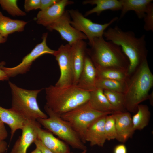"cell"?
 Listing matches in <instances>:
<instances>
[{"instance_id": "1", "label": "cell", "mask_w": 153, "mask_h": 153, "mask_svg": "<svg viewBox=\"0 0 153 153\" xmlns=\"http://www.w3.org/2000/svg\"><path fill=\"white\" fill-rule=\"evenodd\" d=\"M105 39L119 46L128 58L129 65L128 73L130 76L141 64L147 59L146 35L137 37L132 31L122 30L118 26L108 27L104 32Z\"/></svg>"}, {"instance_id": "2", "label": "cell", "mask_w": 153, "mask_h": 153, "mask_svg": "<svg viewBox=\"0 0 153 153\" xmlns=\"http://www.w3.org/2000/svg\"><path fill=\"white\" fill-rule=\"evenodd\" d=\"M45 91V105L60 116L87 102L90 96V91L73 84L61 87L50 85Z\"/></svg>"}, {"instance_id": "3", "label": "cell", "mask_w": 153, "mask_h": 153, "mask_svg": "<svg viewBox=\"0 0 153 153\" xmlns=\"http://www.w3.org/2000/svg\"><path fill=\"white\" fill-rule=\"evenodd\" d=\"M86 53L96 68H113L128 71V60L118 45L105 39L103 37L95 38L88 44Z\"/></svg>"}, {"instance_id": "4", "label": "cell", "mask_w": 153, "mask_h": 153, "mask_svg": "<svg viewBox=\"0 0 153 153\" xmlns=\"http://www.w3.org/2000/svg\"><path fill=\"white\" fill-rule=\"evenodd\" d=\"M153 86V75L147 59L144 60L130 76L125 92V106L130 112L136 113L138 106L148 99L149 92Z\"/></svg>"}, {"instance_id": "5", "label": "cell", "mask_w": 153, "mask_h": 153, "mask_svg": "<svg viewBox=\"0 0 153 153\" xmlns=\"http://www.w3.org/2000/svg\"><path fill=\"white\" fill-rule=\"evenodd\" d=\"M8 83L12 94V109L26 120H37L48 117L41 110L37 101V95L42 89L28 90L10 81Z\"/></svg>"}, {"instance_id": "6", "label": "cell", "mask_w": 153, "mask_h": 153, "mask_svg": "<svg viewBox=\"0 0 153 153\" xmlns=\"http://www.w3.org/2000/svg\"><path fill=\"white\" fill-rule=\"evenodd\" d=\"M44 109L48 117L37 120L41 126L72 148L82 151L87 150L84 144L68 122L45 105Z\"/></svg>"}, {"instance_id": "7", "label": "cell", "mask_w": 153, "mask_h": 153, "mask_svg": "<svg viewBox=\"0 0 153 153\" xmlns=\"http://www.w3.org/2000/svg\"><path fill=\"white\" fill-rule=\"evenodd\" d=\"M114 112L97 111L92 108L88 102L60 116L69 123L84 144L85 133L90 125L98 118Z\"/></svg>"}, {"instance_id": "8", "label": "cell", "mask_w": 153, "mask_h": 153, "mask_svg": "<svg viewBox=\"0 0 153 153\" xmlns=\"http://www.w3.org/2000/svg\"><path fill=\"white\" fill-rule=\"evenodd\" d=\"M68 10L72 19L71 25L86 36L89 41L88 44L95 38L103 37L105 31L118 19V17H115L107 23L98 24L86 18L78 10L72 9Z\"/></svg>"}, {"instance_id": "9", "label": "cell", "mask_w": 153, "mask_h": 153, "mask_svg": "<svg viewBox=\"0 0 153 153\" xmlns=\"http://www.w3.org/2000/svg\"><path fill=\"white\" fill-rule=\"evenodd\" d=\"M47 33H44L41 42L37 44L30 52L24 57L19 64L12 67H3L9 78L26 73L29 70L33 62L41 56L45 54L53 55L55 50L51 49L47 44Z\"/></svg>"}, {"instance_id": "10", "label": "cell", "mask_w": 153, "mask_h": 153, "mask_svg": "<svg viewBox=\"0 0 153 153\" xmlns=\"http://www.w3.org/2000/svg\"><path fill=\"white\" fill-rule=\"evenodd\" d=\"M71 46L68 44L61 45L55 50L53 55L60 69V77L55 84L61 87L73 84L74 75L70 54Z\"/></svg>"}, {"instance_id": "11", "label": "cell", "mask_w": 153, "mask_h": 153, "mask_svg": "<svg viewBox=\"0 0 153 153\" xmlns=\"http://www.w3.org/2000/svg\"><path fill=\"white\" fill-rule=\"evenodd\" d=\"M71 18L68 10L52 24L47 27L50 31L54 30L60 34L61 38L71 46L80 40L87 39L86 36L73 27L71 24Z\"/></svg>"}, {"instance_id": "12", "label": "cell", "mask_w": 153, "mask_h": 153, "mask_svg": "<svg viewBox=\"0 0 153 153\" xmlns=\"http://www.w3.org/2000/svg\"><path fill=\"white\" fill-rule=\"evenodd\" d=\"M41 126L37 120H26L21 129V135L15 142L10 153H27L31 144L38 139Z\"/></svg>"}, {"instance_id": "13", "label": "cell", "mask_w": 153, "mask_h": 153, "mask_svg": "<svg viewBox=\"0 0 153 153\" xmlns=\"http://www.w3.org/2000/svg\"><path fill=\"white\" fill-rule=\"evenodd\" d=\"M73 3L68 0H59L50 7L39 12L36 18L37 23L47 27L63 14L67 5Z\"/></svg>"}, {"instance_id": "14", "label": "cell", "mask_w": 153, "mask_h": 153, "mask_svg": "<svg viewBox=\"0 0 153 153\" xmlns=\"http://www.w3.org/2000/svg\"><path fill=\"white\" fill-rule=\"evenodd\" d=\"M114 114L116 131V139L124 143L131 137L135 131L131 114L127 111L116 112Z\"/></svg>"}, {"instance_id": "15", "label": "cell", "mask_w": 153, "mask_h": 153, "mask_svg": "<svg viewBox=\"0 0 153 153\" xmlns=\"http://www.w3.org/2000/svg\"><path fill=\"white\" fill-rule=\"evenodd\" d=\"M87 49V44L83 40H79L71 46V58L74 75L73 84L76 85L78 83L84 65Z\"/></svg>"}, {"instance_id": "16", "label": "cell", "mask_w": 153, "mask_h": 153, "mask_svg": "<svg viewBox=\"0 0 153 153\" xmlns=\"http://www.w3.org/2000/svg\"><path fill=\"white\" fill-rule=\"evenodd\" d=\"M97 79L96 68L86 53L76 85L82 89L90 92L96 88Z\"/></svg>"}, {"instance_id": "17", "label": "cell", "mask_w": 153, "mask_h": 153, "mask_svg": "<svg viewBox=\"0 0 153 153\" xmlns=\"http://www.w3.org/2000/svg\"><path fill=\"white\" fill-rule=\"evenodd\" d=\"M107 115L102 116L93 122L87 128L85 140L91 146H97L103 147L107 140L104 130V124Z\"/></svg>"}, {"instance_id": "18", "label": "cell", "mask_w": 153, "mask_h": 153, "mask_svg": "<svg viewBox=\"0 0 153 153\" xmlns=\"http://www.w3.org/2000/svg\"><path fill=\"white\" fill-rule=\"evenodd\" d=\"M38 139L54 153H71L67 144L55 137L48 130L40 128L38 132Z\"/></svg>"}, {"instance_id": "19", "label": "cell", "mask_w": 153, "mask_h": 153, "mask_svg": "<svg viewBox=\"0 0 153 153\" xmlns=\"http://www.w3.org/2000/svg\"><path fill=\"white\" fill-rule=\"evenodd\" d=\"M0 119L10 128V140L17 130H21L26 120L11 108L5 109L0 106Z\"/></svg>"}, {"instance_id": "20", "label": "cell", "mask_w": 153, "mask_h": 153, "mask_svg": "<svg viewBox=\"0 0 153 153\" xmlns=\"http://www.w3.org/2000/svg\"><path fill=\"white\" fill-rule=\"evenodd\" d=\"M120 0L122 6L120 19L130 11H134L139 18H143L149 5L153 1L152 0Z\"/></svg>"}, {"instance_id": "21", "label": "cell", "mask_w": 153, "mask_h": 153, "mask_svg": "<svg viewBox=\"0 0 153 153\" xmlns=\"http://www.w3.org/2000/svg\"><path fill=\"white\" fill-rule=\"evenodd\" d=\"M88 103L93 109L104 112H115L116 111L109 102L104 94L103 90L96 88L90 91Z\"/></svg>"}, {"instance_id": "22", "label": "cell", "mask_w": 153, "mask_h": 153, "mask_svg": "<svg viewBox=\"0 0 153 153\" xmlns=\"http://www.w3.org/2000/svg\"><path fill=\"white\" fill-rule=\"evenodd\" d=\"M82 4L96 5L95 7L85 12V17L94 13L99 15L105 10L116 11L121 10L122 8L120 0H86L83 1Z\"/></svg>"}, {"instance_id": "23", "label": "cell", "mask_w": 153, "mask_h": 153, "mask_svg": "<svg viewBox=\"0 0 153 153\" xmlns=\"http://www.w3.org/2000/svg\"><path fill=\"white\" fill-rule=\"evenodd\" d=\"M27 22L13 19L4 16L0 11V34L7 38L9 34L15 32H22Z\"/></svg>"}, {"instance_id": "24", "label": "cell", "mask_w": 153, "mask_h": 153, "mask_svg": "<svg viewBox=\"0 0 153 153\" xmlns=\"http://www.w3.org/2000/svg\"><path fill=\"white\" fill-rule=\"evenodd\" d=\"M150 113L148 107L146 105L139 104L136 113L132 117L134 130L143 129L148 124Z\"/></svg>"}, {"instance_id": "25", "label": "cell", "mask_w": 153, "mask_h": 153, "mask_svg": "<svg viewBox=\"0 0 153 153\" xmlns=\"http://www.w3.org/2000/svg\"><path fill=\"white\" fill-rule=\"evenodd\" d=\"M128 81L97 78L95 87L103 90H111L124 94L127 88Z\"/></svg>"}, {"instance_id": "26", "label": "cell", "mask_w": 153, "mask_h": 153, "mask_svg": "<svg viewBox=\"0 0 153 153\" xmlns=\"http://www.w3.org/2000/svg\"><path fill=\"white\" fill-rule=\"evenodd\" d=\"M96 69L97 78L128 81L130 77L127 70L113 68Z\"/></svg>"}, {"instance_id": "27", "label": "cell", "mask_w": 153, "mask_h": 153, "mask_svg": "<svg viewBox=\"0 0 153 153\" xmlns=\"http://www.w3.org/2000/svg\"><path fill=\"white\" fill-rule=\"evenodd\" d=\"M104 94L109 102L116 112L127 111L125 106L124 94L109 90H103Z\"/></svg>"}, {"instance_id": "28", "label": "cell", "mask_w": 153, "mask_h": 153, "mask_svg": "<svg viewBox=\"0 0 153 153\" xmlns=\"http://www.w3.org/2000/svg\"><path fill=\"white\" fill-rule=\"evenodd\" d=\"M17 2L16 0H0V5L3 10L12 16L26 15V13L18 7Z\"/></svg>"}, {"instance_id": "29", "label": "cell", "mask_w": 153, "mask_h": 153, "mask_svg": "<svg viewBox=\"0 0 153 153\" xmlns=\"http://www.w3.org/2000/svg\"><path fill=\"white\" fill-rule=\"evenodd\" d=\"M114 113L107 115L106 117L104 130L107 140L116 139V137L115 119Z\"/></svg>"}, {"instance_id": "30", "label": "cell", "mask_w": 153, "mask_h": 153, "mask_svg": "<svg viewBox=\"0 0 153 153\" xmlns=\"http://www.w3.org/2000/svg\"><path fill=\"white\" fill-rule=\"evenodd\" d=\"M144 22V28L147 31H153V4L149 5L143 18Z\"/></svg>"}, {"instance_id": "31", "label": "cell", "mask_w": 153, "mask_h": 153, "mask_svg": "<svg viewBox=\"0 0 153 153\" xmlns=\"http://www.w3.org/2000/svg\"><path fill=\"white\" fill-rule=\"evenodd\" d=\"M41 0H26L24 4L25 10L28 12L40 8Z\"/></svg>"}, {"instance_id": "32", "label": "cell", "mask_w": 153, "mask_h": 153, "mask_svg": "<svg viewBox=\"0 0 153 153\" xmlns=\"http://www.w3.org/2000/svg\"><path fill=\"white\" fill-rule=\"evenodd\" d=\"M59 0H41L40 10L46 9L56 3Z\"/></svg>"}, {"instance_id": "33", "label": "cell", "mask_w": 153, "mask_h": 153, "mask_svg": "<svg viewBox=\"0 0 153 153\" xmlns=\"http://www.w3.org/2000/svg\"><path fill=\"white\" fill-rule=\"evenodd\" d=\"M36 147L39 148L42 153H54L46 147L38 139L34 142Z\"/></svg>"}, {"instance_id": "34", "label": "cell", "mask_w": 153, "mask_h": 153, "mask_svg": "<svg viewBox=\"0 0 153 153\" xmlns=\"http://www.w3.org/2000/svg\"><path fill=\"white\" fill-rule=\"evenodd\" d=\"M8 135L4 123L0 119V141L5 139L7 137Z\"/></svg>"}, {"instance_id": "35", "label": "cell", "mask_w": 153, "mask_h": 153, "mask_svg": "<svg viewBox=\"0 0 153 153\" xmlns=\"http://www.w3.org/2000/svg\"><path fill=\"white\" fill-rule=\"evenodd\" d=\"M5 64L4 61L0 63V81L8 80L9 78L3 68Z\"/></svg>"}, {"instance_id": "36", "label": "cell", "mask_w": 153, "mask_h": 153, "mask_svg": "<svg viewBox=\"0 0 153 153\" xmlns=\"http://www.w3.org/2000/svg\"><path fill=\"white\" fill-rule=\"evenodd\" d=\"M114 153H127V149L125 145L120 144L116 145L114 147Z\"/></svg>"}, {"instance_id": "37", "label": "cell", "mask_w": 153, "mask_h": 153, "mask_svg": "<svg viewBox=\"0 0 153 153\" xmlns=\"http://www.w3.org/2000/svg\"><path fill=\"white\" fill-rule=\"evenodd\" d=\"M7 150V144L4 141H0V153H5Z\"/></svg>"}, {"instance_id": "38", "label": "cell", "mask_w": 153, "mask_h": 153, "mask_svg": "<svg viewBox=\"0 0 153 153\" xmlns=\"http://www.w3.org/2000/svg\"><path fill=\"white\" fill-rule=\"evenodd\" d=\"M7 40V38L3 37L0 34V44L5 43L6 41Z\"/></svg>"}, {"instance_id": "39", "label": "cell", "mask_w": 153, "mask_h": 153, "mask_svg": "<svg viewBox=\"0 0 153 153\" xmlns=\"http://www.w3.org/2000/svg\"><path fill=\"white\" fill-rule=\"evenodd\" d=\"M31 153H42L41 150L38 148L36 147Z\"/></svg>"}, {"instance_id": "40", "label": "cell", "mask_w": 153, "mask_h": 153, "mask_svg": "<svg viewBox=\"0 0 153 153\" xmlns=\"http://www.w3.org/2000/svg\"><path fill=\"white\" fill-rule=\"evenodd\" d=\"M87 151V150H84L82 151L80 153H86ZM71 153H73L71 152Z\"/></svg>"}]
</instances>
